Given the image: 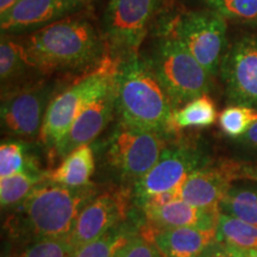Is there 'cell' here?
Listing matches in <instances>:
<instances>
[{
	"mask_svg": "<svg viewBox=\"0 0 257 257\" xmlns=\"http://www.w3.org/2000/svg\"><path fill=\"white\" fill-rule=\"evenodd\" d=\"M227 172L233 180H249L257 182V165L242 161H224Z\"/></svg>",
	"mask_w": 257,
	"mask_h": 257,
	"instance_id": "4dcf8cb0",
	"label": "cell"
},
{
	"mask_svg": "<svg viewBox=\"0 0 257 257\" xmlns=\"http://www.w3.org/2000/svg\"><path fill=\"white\" fill-rule=\"evenodd\" d=\"M41 172L37 163L27 155L24 143L6 141L0 147V179L8 178L17 173Z\"/></svg>",
	"mask_w": 257,
	"mask_h": 257,
	"instance_id": "d4e9b609",
	"label": "cell"
},
{
	"mask_svg": "<svg viewBox=\"0 0 257 257\" xmlns=\"http://www.w3.org/2000/svg\"><path fill=\"white\" fill-rule=\"evenodd\" d=\"M168 136L140 130L119 121L107 138L105 162L114 174L135 185L155 166Z\"/></svg>",
	"mask_w": 257,
	"mask_h": 257,
	"instance_id": "8992f818",
	"label": "cell"
},
{
	"mask_svg": "<svg viewBox=\"0 0 257 257\" xmlns=\"http://www.w3.org/2000/svg\"><path fill=\"white\" fill-rule=\"evenodd\" d=\"M48 178L42 172L17 173L8 178L0 179V202L2 207L19 205L28 198L40 182Z\"/></svg>",
	"mask_w": 257,
	"mask_h": 257,
	"instance_id": "7402d4cb",
	"label": "cell"
},
{
	"mask_svg": "<svg viewBox=\"0 0 257 257\" xmlns=\"http://www.w3.org/2000/svg\"><path fill=\"white\" fill-rule=\"evenodd\" d=\"M54 87L42 85L14 91L3 96L2 126L9 135L34 138L41 134Z\"/></svg>",
	"mask_w": 257,
	"mask_h": 257,
	"instance_id": "7c38bea8",
	"label": "cell"
},
{
	"mask_svg": "<svg viewBox=\"0 0 257 257\" xmlns=\"http://www.w3.org/2000/svg\"><path fill=\"white\" fill-rule=\"evenodd\" d=\"M28 67H31L24 44L2 35L0 43V78L3 86L21 78Z\"/></svg>",
	"mask_w": 257,
	"mask_h": 257,
	"instance_id": "cb8c5ba5",
	"label": "cell"
},
{
	"mask_svg": "<svg viewBox=\"0 0 257 257\" xmlns=\"http://www.w3.org/2000/svg\"><path fill=\"white\" fill-rule=\"evenodd\" d=\"M147 225L153 229H175V227H197L217 229L219 210H207L187 201L178 200L165 206L144 207Z\"/></svg>",
	"mask_w": 257,
	"mask_h": 257,
	"instance_id": "e0dca14e",
	"label": "cell"
},
{
	"mask_svg": "<svg viewBox=\"0 0 257 257\" xmlns=\"http://www.w3.org/2000/svg\"><path fill=\"white\" fill-rule=\"evenodd\" d=\"M219 72L227 100L257 110V34H244L227 48Z\"/></svg>",
	"mask_w": 257,
	"mask_h": 257,
	"instance_id": "30bf717a",
	"label": "cell"
},
{
	"mask_svg": "<svg viewBox=\"0 0 257 257\" xmlns=\"http://www.w3.org/2000/svg\"><path fill=\"white\" fill-rule=\"evenodd\" d=\"M187 49L210 75L219 72L227 49L226 19L212 10L181 15L173 23L172 36Z\"/></svg>",
	"mask_w": 257,
	"mask_h": 257,
	"instance_id": "ba28073f",
	"label": "cell"
},
{
	"mask_svg": "<svg viewBox=\"0 0 257 257\" xmlns=\"http://www.w3.org/2000/svg\"><path fill=\"white\" fill-rule=\"evenodd\" d=\"M181 200V193H180V187L170 189V191L160 192L156 194L152 195L148 198V200L144 202L142 210L144 207H152V206H165V205L172 204V202Z\"/></svg>",
	"mask_w": 257,
	"mask_h": 257,
	"instance_id": "1f68e13d",
	"label": "cell"
},
{
	"mask_svg": "<svg viewBox=\"0 0 257 257\" xmlns=\"http://www.w3.org/2000/svg\"><path fill=\"white\" fill-rule=\"evenodd\" d=\"M232 181L224 162L216 166L211 163L186 179L180 187L181 200L201 208L220 211V202L232 186Z\"/></svg>",
	"mask_w": 257,
	"mask_h": 257,
	"instance_id": "2e32d148",
	"label": "cell"
},
{
	"mask_svg": "<svg viewBox=\"0 0 257 257\" xmlns=\"http://www.w3.org/2000/svg\"><path fill=\"white\" fill-rule=\"evenodd\" d=\"M255 121H257V110L245 106L231 105L219 115L221 131L232 138L243 136Z\"/></svg>",
	"mask_w": 257,
	"mask_h": 257,
	"instance_id": "484cf974",
	"label": "cell"
},
{
	"mask_svg": "<svg viewBox=\"0 0 257 257\" xmlns=\"http://www.w3.org/2000/svg\"><path fill=\"white\" fill-rule=\"evenodd\" d=\"M75 249L68 237L47 238L29 243L24 249L19 250L10 257H72Z\"/></svg>",
	"mask_w": 257,
	"mask_h": 257,
	"instance_id": "83f0119b",
	"label": "cell"
},
{
	"mask_svg": "<svg viewBox=\"0 0 257 257\" xmlns=\"http://www.w3.org/2000/svg\"><path fill=\"white\" fill-rule=\"evenodd\" d=\"M94 168V152L89 144H86L76 148L64 157L61 165L48 174V179L69 187H81L91 184L89 180Z\"/></svg>",
	"mask_w": 257,
	"mask_h": 257,
	"instance_id": "ac0fdd59",
	"label": "cell"
},
{
	"mask_svg": "<svg viewBox=\"0 0 257 257\" xmlns=\"http://www.w3.org/2000/svg\"><path fill=\"white\" fill-rule=\"evenodd\" d=\"M24 48L31 67L55 72L95 63L104 53V41L88 21L68 18L35 31Z\"/></svg>",
	"mask_w": 257,
	"mask_h": 257,
	"instance_id": "3957f363",
	"label": "cell"
},
{
	"mask_svg": "<svg viewBox=\"0 0 257 257\" xmlns=\"http://www.w3.org/2000/svg\"><path fill=\"white\" fill-rule=\"evenodd\" d=\"M223 246L225 248V250H226V251L233 257H257V249H248V250L238 249V248H233V246L224 245V244Z\"/></svg>",
	"mask_w": 257,
	"mask_h": 257,
	"instance_id": "836d02e7",
	"label": "cell"
},
{
	"mask_svg": "<svg viewBox=\"0 0 257 257\" xmlns=\"http://www.w3.org/2000/svg\"><path fill=\"white\" fill-rule=\"evenodd\" d=\"M149 60L175 110L210 91L211 75L175 38L160 41Z\"/></svg>",
	"mask_w": 257,
	"mask_h": 257,
	"instance_id": "5b68a950",
	"label": "cell"
},
{
	"mask_svg": "<svg viewBox=\"0 0 257 257\" xmlns=\"http://www.w3.org/2000/svg\"><path fill=\"white\" fill-rule=\"evenodd\" d=\"M115 111L114 86L110 92L100 96L83 110L68 133L54 149L57 157H66L76 148L93 142L110 123Z\"/></svg>",
	"mask_w": 257,
	"mask_h": 257,
	"instance_id": "5bb4252c",
	"label": "cell"
},
{
	"mask_svg": "<svg viewBox=\"0 0 257 257\" xmlns=\"http://www.w3.org/2000/svg\"><path fill=\"white\" fill-rule=\"evenodd\" d=\"M217 119V107L207 94L187 102L174 111V126L176 131L188 127H206Z\"/></svg>",
	"mask_w": 257,
	"mask_h": 257,
	"instance_id": "ffe728a7",
	"label": "cell"
},
{
	"mask_svg": "<svg viewBox=\"0 0 257 257\" xmlns=\"http://www.w3.org/2000/svg\"><path fill=\"white\" fill-rule=\"evenodd\" d=\"M134 230L121 224L111 229L100 238L76 249L72 257H114L134 238Z\"/></svg>",
	"mask_w": 257,
	"mask_h": 257,
	"instance_id": "44dd1931",
	"label": "cell"
},
{
	"mask_svg": "<svg viewBox=\"0 0 257 257\" xmlns=\"http://www.w3.org/2000/svg\"><path fill=\"white\" fill-rule=\"evenodd\" d=\"M114 95L121 123L168 137L176 133L175 108L149 59L135 54L121 61Z\"/></svg>",
	"mask_w": 257,
	"mask_h": 257,
	"instance_id": "7a4b0ae2",
	"label": "cell"
},
{
	"mask_svg": "<svg viewBox=\"0 0 257 257\" xmlns=\"http://www.w3.org/2000/svg\"><path fill=\"white\" fill-rule=\"evenodd\" d=\"M234 148L242 157V162L257 165V121L250 126L243 136L236 138Z\"/></svg>",
	"mask_w": 257,
	"mask_h": 257,
	"instance_id": "f1b7e54d",
	"label": "cell"
},
{
	"mask_svg": "<svg viewBox=\"0 0 257 257\" xmlns=\"http://www.w3.org/2000/svg\"><path fill=\"white\" fill-rule=\"evenodd\" d=\"M81 3L76 0H18L2 15L3 34H23L40 30L73 14Z\"/></svg>",
	"mask_w": 257,
	"mask_h": 257,
	"instance_id": "4fadbf2b",
	"label": "cell"
},
{
	"mask_svg": "<svg viewBox=\"0 0 257 257\" xmlns=\"http://www.w3.org/2000/svg\"><path fill=\"white\" fill-rule=\"evenodd\" d=\"M98 194L99 188L92 182L69 187L47 178L18 205L9 219V231L28 243L68 237L79 214Z\"/></svg>",
	"mask_w": 257,
	"mask_h": 257,
	"instance_id": "6da1fadb",
	"label": "cell"
},
{
	"mask_svg": "<svg viewBox=\"0 0 257 257\" xmlns=\"http://www.w3.org/2000/svg\"><path fill=\"white\" fill-rule=\"evenodd\" d=\"M76 2H80V3H81V2H85V0H76Z\"/></svg>",
	"mask_w": 257,
	"mask_h": 257,
	"instance_id": "8d00e7d4",
	"label": "cell"
},
{
	"mask_svg": "<svg viewBox=\"0 0 257 257\" xmlns=\"http://www.w3.org/2000/svg\"><path fill=\"white\" fill-rule=\"evenodd\" d=\"M18 0H0V14H5L14 6Z\"/></svg>",
	"mask_w": 257,
	"mask_h": 257,
	"instance_id": "e575fe53",
	"label": "cell"
},
{
	"mask_svg": "<svg viewBox=\"0 0 257 257\" xmlns=\"http://www.w3.org/2000/svg\"><path fill=\"white\" fill-rule=\"evenodd\" d=\"M138 233L153 240L162 257H201L217 242V229H153L147 225Z\"/></svg>",
	"mask_w": 257,
	"mask_h": 257,
	"instance_id": "9a60e30c",
	"label": "cell"
},
{
	"mask_svg": "<svg viewBox=\"0 0 257 257\" xmlns=\"http://www.w3.org/2000/svg\"><path fill=\"white\" fill-rule=\"evenodd\" d=\"M121 250H123V249H121ZM121 250H120V251H119V252H118V253H117V255H115L114 257H123V253H121Z\"/></svg>",
	"mask_w": 257,
	"mask_h": 257,
	"instance_id": "d590c367",
	"label": "cell"
},
{
	"mask_svg": "<svg viewBox=\"0 0 257 257\" xmlns=\"http://www.w3.org/2000/svg\"><path fill=\"white\" fill-rule=\"evenodd\" d=\"M211 163L210 155L200 144L189 141L168 144L155 166L134 185L135 204L142 208L148 198L181 187L189 175Z\"/></svg>",
	"mask_w": 257,
	"mask_h": 257,
	"instance_id": "52a82bcc",
	"label": "cell"
},
{
	"mask_svg": "<svg viewBox=\"0 0 257 257\" xmlns=\"http://www.w3.org/2000/svg\"><path fill=\"white\" fill-rule=\"evenodd\" d=\"M131 197L133 192L119 188L108 189L94 197L79 214L68 236L73 248H81L124 224L128 217Z\"/></svg>",
	"mask_w": 257,
	"mask_h": 257,
	"instance_id": "8fae6325",
	"label": "cell"
},
{
	"mask_svg": "<svg viewBox=\"0 0 257 257\" xmlns=\"http://www.w3.org/2000/svg\"><path fill=\"white\" fill-rule=\"evenodd\" d=\"M201 257H233V256H231L230 253L225 250L223 244H220L217 240L213 245L210 246V248L206 250V252H205Z\"/></svg>",
	"mask_w": 257,
	"mask_h": 257,
	"instance_id": "d6a6232c",
	"label": "cell"
},
{
	"mask_svg": "<svg viewBox=\"0 0 257 257\" xmlns=\"http://www.w3.org/2000/svg\"><path fill=\"white\" fill-rule=\"evenodd\" d=\"M210 10L225 19L238 22L257 21V0H202Z\"/></svg>",
	"mask_w": 257,
	"mask_h": 257,
	"instance_id": "4316f807",
	"label": "cell"
},
{
	"mask_svg": "<svg viewBox=\"0 0 257 257\" xmlns=\"http://www.w3.org/2000/svg\"><path fill=\"white\" fill-rule=\"evenodd\" d=\"M123 257H162L153 240L142 234H135L134 238L121 250Z\"/></svg>",
	"mask_w": 257,
	"mask_h": 257,
	"instance_id": "f546056e",
	"label": "cell"
},
{
	"mask_svg": "<svg viewBox=\"0 0 257 257\" xmlns=\"http://www.w3.org/2000/svg\"><path fill=\"white\" fill-rule=\"evenodd\" d=\"M219 208L223 213L257 226V188L231 186Z\"/></svg>",
	"mask_w": 257,
	"mask_h": 257,
	"instance_id": "603a6c76",
	"label": "cell"
},
{
	"mask_svg": "<svg viewBox=\"0 0 257 257\" xmlns=\"http://www.w3.org/2000/svg\"><path fill=\"white\" fill-rule=\"evenodd\" d=\"M120 62L112 59L102 60L100 67L51 100L41 130L44 146L55 149L80 113L113 88Z\"/></svg>",
	"mask_w": 257,
	"mask_h": 257,
	"instance_id": "277c9868",
	"label": "cell"
},
{
	"mask_svg": "<svg viewBox=\"0 0 257 257\" xmlns=\"http://www.w3.org/2000/svg\"><path fill=\"white\" fill-rule=\"evenodd\" d=\"M217 240L238 249H257V226L220 212L217 224Z\"/></svg>",
	"mask_w": 257,
	"mask_h": 257,
	"instance_id": "d6986e66",
	"label": "cell"
},
{
	"mask_svg": "<svg viewBox=\"0 0 257 257\" xmlns=\"http://www.w3.org/2000/svg\"><path fill=\"white\" fill-rule=\"evenodd\" d=\"M162 0H110L102 17V34L112 50L135 55L149 22Z\"/></svg>",
	"mask_w": 257,
	"mask_h": 257,
	"instance_id": "9c48e42d",
	"label": "cell"
}]
</instances>
